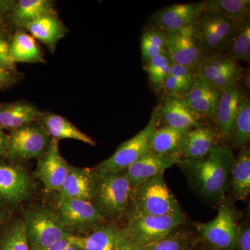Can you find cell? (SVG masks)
I'll use <instances>...</instances> for the list:
<instances>
[{
  "instance_id": "ba28073f",
  "label": "cell",
  "mask_w": 250,
  "mask_h": 250,
  "mask_svg": "<svg viewBox=\"0 0 250 250\" xmlns=\"http://www.w3.org/2000/svg\"><path fill=\"white\" fill-rule=\"evenodd\" d=\"M184 213L167 215H129L125 228L128 236L143 246L162 239L185 223Z\"/></svg>"
},
{
  "instance_id": "f1b7e54d",
  "label": "cell",
  "mask_w": 250,
  "mask_h": 250,
  "mask_svg": "<svg viewBox=\"0 0 250 250\" xmlns=\"http://www.w3.org/2000/svg\"><path fill=\"white\" fill-rule=\"evenodd\" d=\"M187 132L185 130L173 129L168 126H159L151 139L149 152L159 155L179 157Z\"/></svg>"
},
{
  "instance_id": "b9f144b4",
  "label": "cell",
  "mask_w": 250,
  "mask_h": 250,
  "mask_svg": "<svg viewBox=\"0 0 250 250\" xmlns=\"http://www.w3.org/2000/svg\"><path fill=\"white\" fill-rule=\"evenodd\" d=\"M115 250H142V246L132 241L123 228Z\"/></svg>"
},
{
  "instance_id": "836d02e7",
  "label": "cell",
  "mask_w": 250,
  "mask_h": 250,
  "mask_svg": "<svg viewBox=\"0 0 250 250\" xmlns=\"http://www.w3.org/2000/svg\"><path fill=\"white\" fill-rule=\"evenodd\" d=\"M205 8L218 11L225 18L240 21L250 17V0H207Z\"/></svg>"
},
{
  "instance_id": "60d3db41",
  "label": "cell",
  "mask_w": 250,
  "mask_h": 250,
  "mask_svg": "<svg viewBox=\"0 0 250 250\" xmlns=\"http://www.w3.org/2000/svg\"><path fill=\"white\" fill-rule=\"evenodd\" d=\"M20 75L18 71H11L0 67V90L7 89L19 80Z\"/></svg>"
},
{
  "instance_id": "6da1fadb",
  "label": "cell",
  "mask_w": 250,
  "mask_h": 250,
  "mask_svg": "<svg viewBox=\"0 0 250 250\" xmlns=\"http://www.w3.org/2000/svg\"><path fill=\"white\" fill-rule=\"evenodd\" d=\"M235 155L232 149L219 144L207 156L196 159H180V166L189 186L210 204L220 205L228 192Z\"/></svg>"
},
{
  "instance_id": "52a82bcc",
  "label": "cell",
  "mask_w": 250,
  "mask_h": 250,
  "mask_svg": "<svg viewBox=\"0 0 250 250\" xmlns=\"http://www.w3.org/2000/svg\"><path fill=\"white\" fill-rule=\"evenodd\" d=\"M159 126V121L154 108L146 127L134 137L122 143L113 155L95 166L93 170L100 172H119L126 170L149 152L151 139Z\"/></svg>"
},
{
  "instance_id": "ab89813d",
  "label": "cell",
  "mask_w": 250,
  "mask_h": 250,
  "mask_svg": "<svg viewBox=\"0 0 250 250\" xmlns=\"http://www.w3.org/2000/svg\"><path fill=\"white\" fill-rule=\"evenodd\" d=\"M236 250H250V225L249 220L239 224Z\"/></svg>"
},
{
  "instance_id": "5b68a950",
  "label": "cell",
  "mask_w": 250,
  "mask_h": 250,
  "mask_svg": "<svg viewBox=\"0 0 250 250\" xmlns=\"http://www.w3.org/2000/svg\"><path fill=\"white\" fill-rule=\"evenodd\" d=\"M31 250H41L62 238L71 236L55 210L47 207L31 208L22 220Z\"/></svg>"
},
{
  "instance_id": "44dd1931",
  "label": "cell",
  "mask_w": 250,
  "mask_h": 250,
  "mask_svg": "<svg viewBox=\"0 0 250 250\" xmlns=\"http://www.w3.org/2000/svg\"><path fill=\"white\" fill-rule=\"evenodd\" d=\"M229 201H246L250 194V146L240 149L235 156L228 189Z\"/></svg>"
},
{
  "instance_id": "f35d334b",
  "label": "cell",
  "mask_w": 250,
  "mask_h": 250,
  "mask_svg": "<svg viewBox=\"0 0 250 250\" xmlns=\"http://www.w3.org/2000/svg\"><path fill=\"white\" fill-rule=\"evenodd\" d=\"M170 75L177 79L181 83L191 88L194 78H195L196 74L194 73L193 72L187 68V67L172 63Z\"/></svg>"
},
{
  "instance_id": "8992f818",
  "label": "cell",
  "mask_w": 250,
  "mask_h": 250,
  "mask_svg": "<svg viewBox=\"0 0 250 250\" xmlns=\"http://www.w3.org/2000/svg\"><path fill=\"white\" fill-rule=\"evenodd\" d=\"M238 21L225 18L215 10L204 9L193 25L194 31L207 55L223 54Z\"/></svg>"
},
{
  "instance_id": "e575fe53",
  "label": "cell",
  "mask_w": 250,
  "mask_h": 250,
  "mask_svg": "<svg viewBox=\"0 0 250 250\" xmlns=\"http://www.w3.org/2000/svg\"><path fill=\"white\" fill-rule=\"evenodd\" d=\"M0 250H31L22 220L11 224L0 235Z\"/></svg>"
},
{
  "instance_id": "4fadbf2b",
  "label": "cell",
  "mask_w": 250,
  "mask_h": 250,
  "mask_svg": "<svg viewBox=\"0 0 250 250\" xmlns=\"http://www.w3.org/2000/svg\"><path fill=\"white\" fill-rule=\"evenodd\" d=\"M204 9V1L170 5L152 15L149 27L161 32H176L193 26Z\"/></svg>"
},
{
  "instance_id": "3957f363",
  "label": "cell",
  "mask_w": 250,
  "mask_h": 250,
  "mask_svg": "<svg viewBox=\"0 0 250 250\" xmlns=\"http://www.w3.org/2000/svg\"><path fill=\"white\" fill-rule=\"evenodd\" d=\"M182 213V208L167 187L164 174L156 176L131 189L126 216H161Z\"/></svg>"
},
{
  "instance_id": "f6af8a7d",
  "label": "cell",
  "mask_w": 250,
  "mask_h": 250,
  "mask_svg": "<svg viewBox=\"0 0 250 250\" xmlns=\"http://www.w3.org/2000/svg\"><path fill=\"white\" fill-rule=\"evenodd\" d=\"M8 138L9 135L4 132V129L0 127V159L4 158L7 147Z\"/></svg>"
},
{
  "instance_id": "4dcf8cb0",
  "label": "cell",
  "mask_w": 250,
  "mask_h": 250,
  "mask_svg": "<svg viewBox=\"0 0 250 250\" xmlns=\"http://www.w3.org/2000/svg\"><path fill=\"white\" fill-rule=\"evenodd\" d=\"M235 149L249 146L250 141V101L246 97L238 108L229 140Z\"/></svg>"
},
{
  "instance_id": "30bf717a",
  "label": "cell",
  "mask_w": 250,
  "mask_h": 250,
  "mask_svg": "<svg viewBox=\"0 0 250 250\" xmlns=\"http://www.w3.org/2000/svg\"><path fill=\"white\" fill-rule=\"evenodd\" d=\"M57 213L69 232H92L107 223L93 202L57 197Z\"/></svg>"
},
{
  "instance_id": "1f68e13d",
  "label": "cell",
  "mask_w": 250,
  "mask_h": 250,
  "mask_svg": "<svg viewBox=\"0 0 250 250\" xmlns=\"http://www.w3.org/2000/svg\"><path fill=\"white\" fill-rule=\"evenodd\" d=\"M196 247L192 233L179 228L162 239L142 246V250H195Z\"/></svg>"
},
{
  "instance_id": "9a60e30c",
  "label": "cell",
  "mask_w": 250,
  "mask_h": 250,
  "mask_svg": "<svg viewBox=\"0 0 250 250\" xmlns=\"http://www.w3.org/2000/svg\"><path fill=\"white\" fill-rule=\"evenodd\" d=\"M70 167L61 154L59 141L51 139L47 150L39 158L36 177L43 184L46 192H58Z\"/></svg>"
},
{
  "instance_id": "74e56055",
  "label": "cell",
  "mask_w": 250,
  "mask_h": 250,
  "mask_svg": "<svg viewBox=\"0 0 250 250\" xmlns=\"http://www.w3.org/2000/svg\"><path fill=\"white\" fill-rule=\"evenodd\" d=\"M190 87L181 83L177 79L169 74L164 83L162 94L182 97L190 90Z\"/></svg>"
},
{
  "instance_id": "9c48e42d",
  "label": "cell",
  "mask_w": 250,
  "mask_h": 250,
  "mask_svg": "<svg viewBox=\"0 0 250 250\" xmlns=\"http://www.w3.org/2000/svg\"><path fill=\"white\" fill-rule=\"evenodd\" d=\"M4 158L11 162L39 159L47 150L51 138L41 124L31 123L10 131Z\"/></svg>"
},
{
  "instance_id": "d590c367",
  "label": "cell",
  "mask_w": 250,
  "mask_h": 250,
  "mask_svg": "<svg viewBox=\"0 0 250 250\" xmlns=\"http://www.w3.org/2000/svg\"><path fill=\"white\" fill-rule=\"evenodd\" d=\"M141 49L145 65L152 57L167 52L162 32L153 27L146 28L141 36Z\"/></svg>"
},
{
  "instance_id": "7402d4cb",
  "label": "cell",
  "mask_w": 250,
  "mask_h": 250,
  "mask_svg": "<svg viewBox=\"0 0 250 250\" xmlns=\"http://www.w3.org/2000/svg\"><path fill=\"white\" fill-rule=\"evenodd\" d=\"M25 29L35 40L44 44L52 53L55 51L57 43L68 31L57 14H48L41 16L24 26Z\"/></svg>"
},
{
  "instance_id": "ffe728a7",
  "label": "cell",
  "mask_w": 250,
  "mask_h": 250,
  "mask_svg": "<svg viewBox=\"0 0 250 250\" xmlns=\"http://www.w3.org/2000/svg\"><path fill=\"white\" fill-rule=\"evenodd\" d=\"M179 161V156L159 155L148 152L125 170L131 188L156 176L164 174L167 168L178 164Z\"/></svg>"
},
{
  "instance_id": "277c9868",
  "label": "cell",
  "mask_w": 250,
  "mask_h": 250,
  "mask_svg": "<svg viewBox=\"0 0 250 250\" xmlns=\"http://www.w3.org/2000/svg\"><path fill=\"white\" fill-rule=\"evenodd\" d=\"M241 213L225 199L219 205L216 217L208 223H195L197 238L213 250H236Z\"/></svg>"
},
{
  "instance_id": "603a6c76",
  "label": "cell",
  "mask_w": 250,
  "mask_h": 250,
  "mask_svg": "<svg viewBox=\"0 0 250 250\" xmlns=\"http://www.w3.org/2000/svg\"><path fill=\"white\" fill-rule=\"evenodd\" d=\"M93 192V170L71 166L57 197L91 202Z\"/></svg>"
},
{
  "instance_id": "7c38bea8",
  "label": "cell",
  "mask_w": 250,
  "mask_h": 250,
  "mask_svg": "<svg viewBox=\"0 0 250 250\" xmlns=\"http://www.w3.org/2000/svg\"><path fill=\"white\" fill-rule=\"evenodd\" d=\"M34 183L27 170L14 163L0 160V207H12L30 198Z\"/></svg>"
},
{
  "instance_id": "484cf974",
  "label": "cell",
  "mask_w": 250,
  "mask_h": 250,
  "mask_svg": "<svg viewBox=\"0 0 250 250\" xmlns=\"http://www.w3.org/2000/svg\"><path fill=\"white\" fill-rule=\"evenodd\" d=\"M39 120H40V124L43 126L51 139L57 141L62 139L77 140L91 146H96L95 140L60 115L52 113H42Z\"/></svg>"
},
{
  "instance_id": "d4e9b609",
  "label": "cell",
  "mask_w": 250,
  "mask_h": 250,
  "mask_svg": "<svg viewBox=\"0 0 250 250\" xmlns=\"http://www.w3.org/2000/svg\"><path fill=\"white\" fill-rule=\"evenodd\" d=\"M48 14H57L53 2L49 0H19L13 4L6 18L18 29H22L31 21Z\"/></svg>"
},
{
  "instance_id": "bcb514c9",
  "label": "cell",
  "mask_w": 250,
  "mask_h": 250,
  "mask_svg": "<svg viewBox=\"0 0 250 250\" xmlns=\"http://www.w3.org/2000/svg\"><path fill=\"white\" fill-rule=\"evenodd\" d=\"M5 219V213L0 208V225L3 223Z\"/></svg>"
},
{
  "instance_id": "8d00e7d4",
  "label": "cell",
  "mask_w": 250,
  "mask_h": 250,
  "mask_svg": "<svg viewBox=\"0 0 250 250\" xmlns=\"http://www.w3.org/2000/svg\"><path fill=\"white\" fill-rule=\"evenodd\" d=\"M11 37L6 24L0 22V67L11 71H18L16 63L10 55Z\"/></svg>"
},
{
  "instance_id": "4316f807",
  "label": "cell",
  "mask_w": 250,
  "mask_h": 250,
  "mask_svg": "<svg viewBox=\"0 0 250 250\" xmlns=\"http://www.w3.org/2000/svg\"><path fill=\"white\" fill-rule=\"evenodd\" d=\"M123 228L106 223L87 236L75 235V241L81 250H115Z\"/></svg>"
},
{
  "instance_id": "7dc6e473",
  "label": "cell",
  "mask_w": 250,
  "mask_h": 250,
  "mask_svg": "<svg viewBox=\"0 0 250 250\" xmlns=\"http://www.w3.org/2000/svg\"><path fill=\"white\" fill-rule=\"evenodd\" d=\"M196 248H197V247H196ZM195 250H197V249H195ZM201 250H213L209 249V248H207V247L205 246V249Z\"/></svg>"
},
{
  "instance_id": "d6986e66",
  "label": "cell",
  "mask_w": 250,
  "mask_h": 250,
  "mask_svg": "<svg viewBox=\"0 0 250 250\" xmlns=\"http://www.w3.org/2000/svg\"><path fill=\"white\" fill-rule=\"evenodd\" d=\"M216 128L209 123H203L188 130L181 149L180 159H196L207 156L215 146L220 144Z\"/></svg>"
},
{
  "instance_id": "cb8c5ba5",
  "label": "cell",
  "mask_w": 250,
  "mask_h": 250,
  "mask_svg": "<svg viewBox=\"0 0 250 250\" xmlns=\"http://www.w3.org/2000/svg\"><path fill=\"white\" fill-rule=\"evenodd\" d=\"M42 113L26 101L0 104V127L14 131L37 121Z\"/></svg>"
},
{
  "instance_id": "2e32d148",
  "label": "cell",
  "mask_w": 250,
  "mask_h": 250,
  "mask_svg": "<svg viewBox=\"0 0 250 250\" xmlns=\"http://www.w3.org/2000/svg\"><path fill=\"white\" fill-rule=\"evenodd\" d=\"M243 73L238 62L225 54L207 55L196 75L222 90L235 84Z\"/></svg>"
},
{
  "instance_id": "8fae6325",
  "label": "cell",
  "mask_w": 250,
  "mask_h": 250,
  "mask_svg": "<svg viewBox=\"0 0 250 250\" xmlns=\"http://www.w3.org/2000/svg\"><path fill=\"white\" fill-rule=\"evenodd\" d=\"M166 50L172 63L197 74L207 57L195 35L193 26L176 32H162Z\"/></svg>"
},
{
  "instance_id": "5bb4252c",
  "label": "cell",
  "mask_w": 250,
  "mask_h": 250,
  "mask_svg": "<svg viewBox=\"0 0 250 250\" xmlns=\"http://www.w3.org/2000/svg\"><path fill=\"white\" fill-rule=\"evenodd\" d=\"M154 108L159 126L188 131L204 123L198 115L188 106L182 97L162 94L158 106Z\"/></svg>"
},
{
  "instance_id": "7a4b0ae2",
  "label": "cell",
  "mask_w": 250,
  "mask_h": 250,
  "mask_svg": "<svg viewBox=\"0 0 250 250\" xmlns=\"http://www.w3.org/2000/svg\"><path fill=\"white\" fill-rule=\"evenodd\" d=\"M92 202L106 221H116L127 214L131 187L126 170L100 172L93 170Z\"/></svg>"
},
{
  "instance_id": "f546056e",
  "label": "cell",
  "mask_w": 250,
  "mask_h": 250,
  "mask_svg": "<svg viewBox=\"0 0 250 250\" xmlns=\"http://www.w3.org/2000/svg\"><path fill=\"white\" fill-rule=\"evenodd\" d=\"M225 54L235 62L250 61V18L238 21L232 38Z\"/></svg>"
},
{
  "instance_id": "d6a6232c",
  "label": "cell",
  "mask_w": 250,
  "mask_h": 250,
  "mask_svg": "<svg viewBox=\"0 0 250 250\" xmlns=\"http://www.w3.org/2000/svg\"><path fill=\"white\" fill-rule=\"evenodd\" d=\"M172 65V61L167 52L152 57L145 65V69L149 77V83L154 93H162L165 81L170 74Z\"/></svg>"
},
{
  "instance_id": "ee69618b",
  "label": "cell",
  "mask_w": 250,
  "mask_h": 250,
  "mask_svg": "<svg viewBox=\"0 0 250 250\" xmlns=\"http://www.w3.org/2000/svg\"><path fill=\"white\" fill-rule=\"evenodd\" d=\"M14 1L11 0H0V22L5 24V18L12 7Z\"/></svg>"
},
{
  "instance_id": "ac0fdd59",
  "label": "cell",
  "mask_w": 250,
  "mask_h": 250,
  "mask_svg": "<svg viewBox=\"0 0 250 250\" xmlns=\"http://www.w3.org/2000/svg\"><path fill=\"white\" fill-rule=\"evenodd\" d=\"M220 95V90L196 75L191 88L183 98L204 123H209L214 119Z\"/></svg>"
},
{
  "instance_id": "e0dca14e",
  "label": "cell",
  "mask_w": 250,
  "mask_h": 250,
  "mask_svg": "<svg viewBox=\"0 0 250 250\" xmlns=\"http://www.w3.org/2000/svg\"><path fill=\"white\" fill-rule=\"evenodd\" d=\"M246 97L248 96L238 83L220 90L218 106L213 121L220 139L229 141L233 121L240 105Z\"/></svg>"
},
{
  "instance_id": "83f0119b",
  "label": "cell",
  "mask_w": 250,
  "mask_h": 250,
  "mask_svg": "<svg viewBox=\"0 0 250 250\" xmlns=\"http://www.w3.org/2000/svg\"><path fill=\"white\" fill-rule=\"evenodd\" d=\"M10 55L13 62L45 63L43 54L34 38L23 29H18L11 37Z\"/></svg>"
},
{
  "instance_id": "7bdbcfd3",
  "label": "cell",
  "mask_w": 250,
  "mask_h": 250,
  "mask_svg": "<svg viewBox=\"0 0 250 250\" xmlns=\"http://www.w3.org/2000/svg\"><path fill=\"white\" fill-rule=\"evenodd\" d=\"M238 85L241 87L243 91L246 93L247 96L248 94H250V69H248L246 72H243V75L240 77L239 80L238 81Z\"/></svg>"
}]
</instances>
